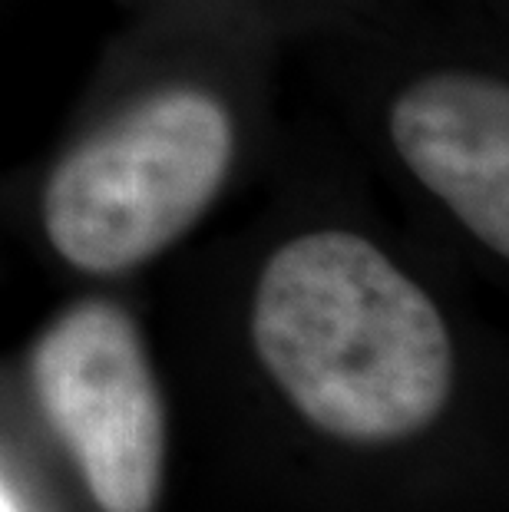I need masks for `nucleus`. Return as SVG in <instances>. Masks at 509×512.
Segmentation results:
<instances>
[{
	"label": "nucleus",
	"instance_id": "3",
	"mask_svg": "<svg viewBox=\"0 0 509 512\" xmlns=\"http://www.w3.org/2000/svg\"><path fill=\"white\" fill-rule=\"evenodd\" d=\"M34 384L100 509L149 512L166 423L133 321L103 301L67 311L37 344Z\"/></svg>",
	"mask_w": 509,
	"mask_h": 512
},
{
	"label": "nucleus",
	"instance_id": "2",
	"mask_svg": "<svg viewBox=\"0 0 509 512\" xmlns=\"http://www.w3.org/2000/svg\"><path fill=\"white\" fill-rule=\"evenodd\" d=\"M232 149L219 100L196 90L153 96L53 169L43 192L50 245L93 275L136 268L202 219Z\"/></svg>",
	"mask_w": 509,
	"mask_h": 512
},
{
	"label": "nucleus",
	"instance_id": "5",
	"mask_svg": "<svg viewBox=\"0 0 509 512\" xmlns=\"http://www.w3.org/2000/svg\"><path fill=\"white\" fill-rule=\"evenodd\" d=\"M0 512H27L24 499L17 496V489L10 486V479L0 470Z\"/></svg>",
	"mask_w": 509,
	"mask_h": 512
},
{
	"label": "nucleus",
	"instance_id": "4",
	"mask_svg": "<svg viewBox=\"0 0 509 512\" xmlns=\"http://www.w3.org/2000/svg\"><path fill=\"white\" fill-rule=\"evenodd\" d=\"M407 169L496 255H509V90L480 73H433L391 110Z\"/></svg>",
	"mask_w": 509,
	"mask_h": 512
},
{
	"label": "nucleus",
	"instance_id": "1",
	"mask_svg": "<svg viewBox=\"0 0 509 512\" xmlns=\"http://www.w3.org/2000/svg\"><path fill=\"white\" fill-rule=\"evenodd\" d=\"M255 351L314 427L344 440L410 437L450 394L437 304L354 232L278 248L255 288Z\"/></svg>",
	"mask_w": 509,
	"mask_h": 512
}]
</instances>
